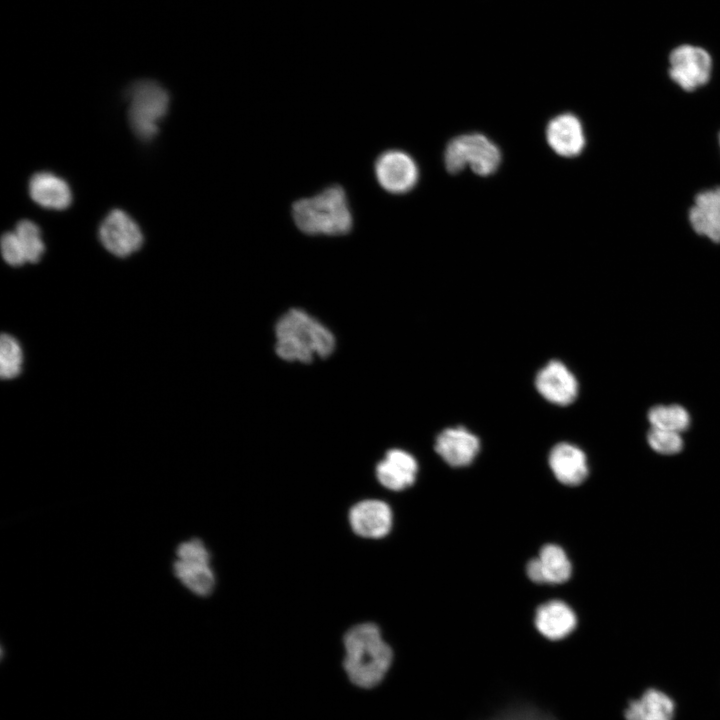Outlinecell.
<instances>
[{
  "instance_id": "obj_18",
  "label": "cell",
  "mask_w": 720,
  "mask_h": 720,
  "mask_svg": "<svg viewBox=\"0 0 720 720\" xmlns=\"http://www.w3.org/2000/svg\"><path fill=\"white\" fill-rule=\"evenodd\" d=\"M577 625L574 611L560 600H551L540 605L535 614L537 630L549 640L567 637Z\"/></svg>"
},
{
  "instance_id": "obj_1",
  "label": "cell",
  "mask_w": 720,
  "mask_h": 720,
  "mask_svg": "<svg viewBox=\"0 0 720 720\" xmlns=\"http://www.w3.org/2000/svg\"><path fill=\"white\" fill-rule=\"evenodd\" d=\"M344 669L350 681L361 688L377 686L389 670L393 653L373 623L358 624L344 636Z\"/></svg>"
},
{
  "instance_id": "obj_4",
  "label": "cell",
  "mask_w": 720,
  "mask_h": 720,
  "mask_svg": "<svg viewBox=\"0 0 720 720\" xmlns=\"http://www.w3.org/2000/svg\"><path fill=\"white\" fill-rule=\"evenodd\" d=\"M502 160L498 146L480 133L463 134L452 138L444 151V165L448 173L458 174L466 166L479 176H490Z\"/></svg>"
},
{
  "instance_id": "obj_19",
  "label": "cell",
  "mask_w": 720,
  "mask_h": 720,
  "mask_svg": "<svg viewBox=\"0 0 720 720\" xmlns=\"http://www.w3.org/2000/svg\"><path fill=\"white\" fill-rule=\"evenodd\" d=\"M29 194L32 200L42 207L56 210L66 209L72 201L68 184L48 172H39L31 177Z\"/></svg>"
},
{
  "instance_id": "obj_6",
  "label": "cell",
  "mask_w": 720,
  "mask_h": 720,
  "mask_svg": "<svg viewBox=\"0 0 720 720\" xmlns=\"http://www.w3.org/2000/svg\"><path fill=\"white\" fill-rule=\"evenodd\" d=\"M172 570L177 580L190 592L205 597L215 587V574L210 564V553L198 538L179 543Z\"/></svg>"
},
{
  "instance_id": "obj_3",
  "label": "cell",
  "mask_w": 720,
  "mask_h": 720,
  "mask_svg": "<svg viewBox=\"0 0 720 720\" xmlns=\"http://www.w3.org/2000/svg\"><path fill=\"white\" fill-rule=\"evenodd\" d=\"M297 228L308 235L339 236L352 230L353 217L345 190L333 184L320 193L292 204Z\"/></svg>"
},
{
  "instance_id": "obj_21",
  "label": "cell",
  "mask_w": 720,
  "mask_h": 720,
  "mask_svg": "<svg viewBox=\"0 0 720 720\" xmlns=\"http://www.w3.org/2000/svg\"><path fill=\"white\" fill-rule=\"evenodd\" d=\"M648 420L651 427L684 432L690 425V416L680 405H658L650 409Z\"/></svg>"
},
{
  "instance_id": "obj_24",
  "label": "cell",
  "mask_w": 720,
  "mask_h": 720,
  "mask_svg": "<svg viewBox=\"0 0 720 720\" xmlns=\"http://www.w3.org/2000/svg\"><path fill=\"white\" fill-rule=\"evenodd\" d=\"M681 433L651 427L647 440L649 446L657 453L663 455H674L683 448Z\"/></svg>"
},
{
  "instance_id": "obj_14",
  "label": "cell",
  "mask_w": 720,
  "mask_h": 720,
  "mask_svg": "<svg viewBox=\"0 0 720 720\" xmlns=\"http://www.w3.org/2000/svg\"><path fill=\"white\" fill-rule=\"evenodd\" d=\"M349 521L356 534L366 538L386 536L392 527V511L383 501L365 500L354 505Z\"/></svg>"
},
{
  "instance_id": "obj_7",
  "label": "cell",
  "mask_w": 720,
  "mask_h": 720,
  "mask_svg": "<svg viewBox=\"0 0 720 720\" xmlns=\"http://www.w3.org/2000/svg\"><path fill=\"white\" fill-rule=\"evenodd\" d=\"M671 79L686 91L695 90L706 84L712 71V60L703 48L681 45L669 57Z\"/></svg>"
},
{
  "instance_id": "obj_8",
  "label": "cell",
  "mask_w": 720,
  "mask_h": 720,
  "mask_svg": "<svg viewBox=\"0 0 720 720\" xmlns=\"http://www.w3.org/2000/svg\"><path fill=\"white\" fill-rule=\"evenodd\" d=\"M378 184L392 194H404L417 184L419 171L415 160L401 150L381 153L374 164Z\"/></svg>"
},
{
  "instance_id": "obj_26",
  "label": "cell",
  "mask_w": 720,
  "mask_h": 720,
  "mask_svg": "<svg viewBox=\"0 0 720 720\" xmlns=\"http://www.w3.org/2000/svg\"><path fill=\"white\" fill-rule=\"evenodd\" d=\"M496 720H554L548 715L531 709L511 711Z\"/></svg>"
},
{
  "instance_id": "obj_16",
  "label": "cell",
  "mask_w": 720,
  "mask_h": 720,
  "mask_svg": "<svg viewBox=\"0 0 720 720\" xmlns=\"http://www.w3.org/2000/svg\"><path fill=\"white\" fill-rule=\"evenodd\" d=\"M417 470V462L411 454L401 449H391L377 465L376 475L383 486L400 491L415 482Z\"/></svg>"
},
{
  "instance_id": "obj_27",
  "label": "cell",
  "mask_w": 720,
  "mask_h": 720,
  "mask_svg": "<svg viewBox=\"0 0 720 720\" xmlns=\"http://www.w3.org/2000/svg\"><path fill=\"white\" fill-rule=\"evenodd\" d=\"M719 140H720V137H719Z\"/></svg>"
},
{
  "instance_id": "obj_9",
  "label": "cell",
  "mask_w": 720,
  "mask_h": 720,
  "mask_svg": "<svg viewBox=\"0 0 720 720\" xmlns=\"http://www.w3.org/2000/svg\"><path fill=\"white\" fill-rule=\"evenodd\" d=\"M103 246L118 257H126L140 249L142 232L137 223L124 211L112 210L99 227Z\"/></svg>"
},
{
  "instance_id": "obj_25",
  "label": "cell",
  "mask_w": 720,
  "mask_h": 720,
  "mask_svg": "<svg viewBox=\"0 0 720 720\" xmlns=\"http://www.w3.org/2000/svg\"><path fill=\"white\" fill-rule=\"evenodd\" d=\"M1 252L9 265L20 266L27 262L15 232H6L2 235Z\"/></svg>"
},
{
  "instance_id": "obj_20",
  "label": "cell",
  "mask_w": 720,
  "mask_h": 720,
  "mask_svg": "<svg viewBox=\"0 0 720 720\" xmlns=\"http://www.w3.org/2000/svg\"><path fill=\"white\" fill-rule=\"evenodd\" d=\"M674 703L656 689L647 690L639 699L630 702L625 711L627 720H672Z\"/></svg>"
},
{
  "instance_id": "obj_22",
  "label": "cell",
  "mask_w": 720,
  "mask_h": 720,
  "mask_svg": "<svg viewBox=\"0 0 720 720\" xmlns=\"http://www.w3.org/2000/svg\"><path fill=\"white\" fill-rule=\"evenodd\" d=\"M15 234L21 244L27 262L36 263L44 252L39 227L29 220L17 223Z\"/></svg>"
},
{
  "instance_id": "obj_17",
  "label": "cell",
  "mask_w": 720,
  "mask_h": 720,
  "mask_svg": "<svg viewBox=\"0 0 720 720\" xmlns=\"http://www.w3.org/2000/svg\"><path fill=\"white\" fill-rule=\"evenodd\" d=\"M695 232L720 243V187L699 193L689 211Z\"/></svg>"
},
{
  "instance_id": "obj_2",
  "label": "cell",
  "mask_w": 720,
  "mask_h": 720,
  "mask_svg": "<svg viewBox=\"0 0 720 720\" xmlns=\"http://www.w3.org/2000/svg\"><path fill=\"white\" fill-rule=\"evenodd\" d=\"M277 355L286 361L311 362L315 355L328 357L335 348L333 334L300 309H291L276 326Z\"/></svg>"
},
{
  "instance_id": "obj_15",
  "label": "cell",
  "mask_w": 720,
  "mask_h": 720,
  "mask_svg": "<svg viewBox=\"0 0 720 720\" xmlns=\"http://www.w3.org/2000/svg\"><path fill=\"white\" fill-rule=\"evenodd\" d=\"M548 463L556 479L568 486L581 484L589 473L583 450L567 442L558 443L551 449Z\"/></svg>"
},
{
  "instance_id": "obj_13",
  "label": "cell",
  "mask_w": 720,
  "mask_h": 720,
  "mask_svg": "<svg viewBox=\"0 0 720 720\" xmlns=\"http://www.w3.org/2000/svg\"><path fill=\"white\" fill-rule=\"evenodd\" d=\"M529 579L538 584H560L572 573V565L565 551L558 545H544L538 557L531 559L526 567Z\"/></svg>"
},
{
  "instance_id": "obj_12",
  "label": "cell",
  "mask_w": 720,
  "mask_h": 720,
  "mask_svg": "<svg viewBox=\"0 0 720 720\" xmlns=\"http://www.w3.org/2000/svg\"><path fill=\"white\" fill-rule=\"evenodd\" d=\"M435 451L452 467H464L473 462L480 450L479 438L464 427L442 430L435 440Z\"/></svg>"
},
{
  "instance_id": "obj_11",
  "label": "cell",
  "mask_w": 720,
  "mask_h": 720,
  "mask_svg": "<svg viewBox=\"0 0 720 720\" xmlns=\"http://www.w3.org/2000/svg\"><path fill=\"white\" fill-rule=\"evenodd\" d=\"M546 139L552 150L565 158L581 154L586 143L580 119L570 112L561 113L548 122Z\"/></svg>"
},
{
  "instance_id": "obj_23",
  "label": "cell",
  "mask_w": 720,
  "mask_h": 720,
  "mask_svg": "<svg viewBox=\"0 0 720 720\" xmlns=\"http://www.w3.org/2000/svg\"><path fill=\"white\" fill-rule=\"evenodd\" d=\"M22 350L19 343L10 335H2L0 340V375L3 379L16 377L22 367Z\"/></svg>"
},
{
  "instance_id": "obj_5",
  "label": "cell",
  "mask_w": 720,
  "mask_h": 720,
  "mask_svg": "<svg viewBox=\"0 0 720 720\" xmlns=\"http://www.w3.org/2000/svg\"><path fill=\"white\" fill-rule=\"evenodd\" d=\"M128 121L134 134L143 141L158 133V122L168 111V92L156 81L135 82L128 92Z\"/></svg>"
},
{
  "instance_id": "obj_10",
  "label": "cell",
  "mask_w": 720,
  "mask_h": 720,
  "mask_svg": "<svg viewBox=\"0 0 720 720\" xmlns=\"http://www.w3.org/2000/svg\"><path fill=\"white\" fill-rule=\"evenodd\" d=\"M535 387L545 400L558 406L573 403L579 391L575 375L559 360H550L537 372Z\"/></svg>"
}]
</instances>
